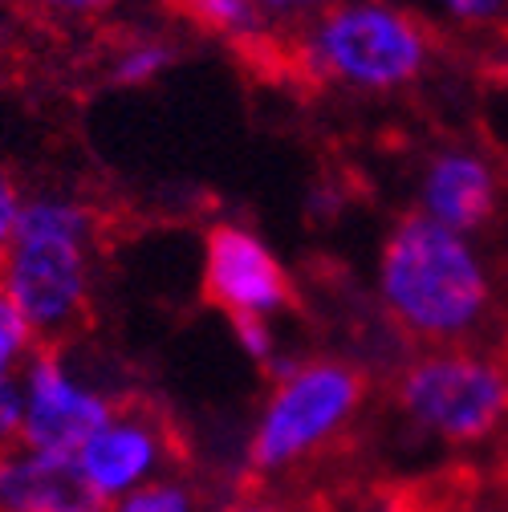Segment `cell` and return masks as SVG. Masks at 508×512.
Listing matches in <instances>:
<instances>
[{
	"label": "cell",
	"instance_id": "1",
	"mask_svg": "<svg viewBox=\"0 0 508 512\" xmlns=\"http://www.w3.org/2000/svg\"><path fill=\"white\" fill-rule=\"evenodd\" d=\"M374 297L403 338L419 346H468L492 326L496 273L480 236L407 212L378 248Z\"/></svg>",
	"mask_w": 508,
	"mask_h": 512
},
{
	"label": "cell",
	"instance_id": "2",
	"mask_svg": "<svg viewBox=\"0 0 508 512\" xmlns=\"http://www.w3.org/2000/svg\"><path fill=\"white\" fill-rule=\"evenodd\" d=\"M98 228L102 220L82 196L70 191L25 196L13 248L0 261V289L21 305L41 342L66 338L86 322Z\"/></svg>",
	"mask_w": 508,
	"mask_h": 512
},
{
	"label": "cell",
	"instance_id": "3",
	"mask_svg": "<svg viewBox=\"0 0 508 512\" xmlns=\"http://www.w3.org/2000/svg\"><path fill=\"white\" fill-rule=\"evenodd\" d=\"M293 57L322 86L387 98L427 74L435 41L423 17L399 0H338L313 13Z\"/></svg>",
	"mask_w": 508,
	"mask_h": 512
},
{
	"label": "cell",
	"instance_id": "4",
	"mask_svg": "<svg viewBox=\"0 0 508 512\" xmlns=\"http://www.w3.org/2000/svg\"><path fill=\"white\" fill-rule=\"evenodd\" d=\"M370 382L346 358H285L248 427L244 460L257 476H285L317 460L358 423Z\"/></svg>",
	"mask_w": 508,
	"mask_h": 512
},
{
	"label": "cell",
	"instance_id": "5",
	"mask_svg": "<svg viewBox=\"0 0 508 512\" xmlns=\"http://www.w3.org/2000/svg\"><path fill=\"white\" fill-rule=\"evenodd\" d=\"M399 419L443 447H480L508 427V358L468 346H423L395 374Z\"/></svg>",
	"mask_w": 508,
	"mask_h": 512
},
{
	"label": "cell",
	"instance_id": "6",
	"mask_svg": "<svg viewBox=\"0 0 508 512\" xmlns=\"http://www.w3.org/2000/svg\"><path fill=\"white\" fill-rule=\"evenodd\" d=\"M21 403L25 427L21 443L41 452L78 456V447L114 415V399L98 378H90L74 354L57 346H37V354L21 366Z\"/></svg>",
	"mask_w": 508,
	"mask_h": 512
},
{
	"label": "cell",
	"instance_id": "7",
	"mask_svg": "<svg viewBox=\"0 0 508 512\" xmlns=\"http://www.w3.org/2000/svg\"><path fill=\"white\" fill-rule=\"evenodd\" d=\"M200 285L204 297L232 322L240 317H269L273 322L293 301V281L277 248L240 220H220L208 228Z\"/></svg>",
	"mask_w": 508,
	"mask_h": 512
},
{
	"label": "cell",
	"instance_id": "8",
	"mask_svg": "<svg viewBox=\"0 0 508 512\" xmlns=\"http://www.w3.org/2000/svg\"><path fill=\"white\" fill-rule=\"evenodd\" d=\"M179 443L163 415L143 403H118L114 415L78 447V468L102 504L122 500L175 472Z\"/></svg>",
	"mask_w": 508,
	"mask_h": 512
},
{
	"label": "cell",
	"instance_id": "9",
	"mask_svg": "<svg viewBox=\"0 0 508 512\" xmlns=\"http://www.w3.org/2000/svg\"><path fill=\"white\" fill-rule=\"evenodd\" d=\"M415 212L427 220L456 228L464 236H480L496 224L500 204H504V179L492 155L456 143L439 147L423 159L419 179H415Z\"/></svg>",
	"mask_w": 508,
	"mask_h": 512
},
{
	"label": "cell",
	"instance_id": "10",
	"mask_svg": "<svg viewBox=\"0 0 508 512\" xmlns=\"http://www.w3.org/2000/svg\"><path fill=\"white\" fill-rule=\"evenodd\" d=\"M0 512H106L78 456L17 443L0 452Z\"/></svg>",
	"mask_w": 508,
	"mask_h": 512
},
{
	"label": "cell",
	"instance_id": "11",
	"mask_svg": "<svg viewBox=\"0 0 508 512\" xmlns=\"http://www.w3.org/2000/svg\"><path fill=\"white\" fill-rule=\"evenodd\" d=\"M179 61V45L159 37V33H139V37H126L114 53H110V82L122 90H143L151 82H159L171 66Z\"/></svg>",
	"mask_w": 508,
	"mask_h": 512
},
{
	"label": "cell",
	"instance_id": "12",
	"mask_svg": "<svg viewBox=\"0 0 508 512\" xmlns=\"http://www.w3.org/2000/svg\"><path fill=\"white\" fill-rule=\"evenodd\" d=\"M179 9L192 25L232 45H252L265 37V9L257 0H179Z\"/></svg>",
	"mask_w": 508,
	"mask_h": 512
},
{
	"label": "cell",
	"instance_id": "13",
	"mask_svg": "<svg viewBox=\"0 0 508 512\" xmlns=\"http://www.w3.org/2000/svg\"><path fill=\"white\" fill-rule=\"evenodd\" d=\"M106 512H208V508H204V496L192 480L179 476V472H167L131 496L110 500Z\"/></svg>",
	"mask_w": 508,
	"mask_h": 512
},
{
	"label": "cell",
	"instance_id": "14",
	"mask_svg": "<svg viewBox=\"0 0 508 512\" xmlns=\"http://www.w3.org/2000/svg\"><path fill=\"white\" fill-rule=\"evenodd\" d=\"M37 346H41V338L29 326V317L0 289V374H21V366L37 354Z\"/></svg>",
	"mask_w": 508,
	"mask_h": 512
},
{
	"label": "cell",
	"instance_id": "15",
	"mask_svg": "<svg viewBox=\"0 0 508 512\" xmlns=\"http://www.w3.org/2000/svg\"><path fill=\"white\" fill-rule=\"evenodd\" d=\"M232 334H236L240 354L269 374L289 358V354H281V338H277V326L269 317H240V322H232Z\"/></svg>",
	"mask_w": 508,
	"mask_h": 512
},
{
	"label": "cell",
	"instance_id": "16",
	"mask_svg": "<svg viewBox=\"0 0 508 512\" xmlns=\"http://www.w3.org/2000/svg\"><path fill=\"white\" fill-rule=\"evenodd\" d=\"M427 5L460 29H492L508 17V0H427Z\"/></svg>",
	"mask_w": 508,
	"mask_h": 512
},
{
	"label": "cell",
	"instance_id": "17",
	"mask_svg": "<svg viewBox=\"0 0 508 512\" xmlns=\"http://www.w3.org/2000/svg\"><path fill=\"white\" fill-rule=\"evenodd\" d=\"M21 5H29L33 13L49 17V21H66V25H82V21H98L106 13H114L122 0H21Z\"/></svg>",
	"mask_w": 508,
	"mask_h": 512
},
{
	"label": "cell",
	"instance_id": "18",
	"mask_svg": "<svg viewBox=\"0 0 508 512\" xmlns=\"http://www.w3.org/2000/svg\"><path fill=\"white\" fill-rule=\"evenodd\" d=\"M25 403H21V374H0V452L21 443Z\"/></svg>",
	"mask_w": 508,
	"mask_h": 512
},
{
	"label": "cell",
	"instance_id": "19",
	"mask_svg": "<svg viewBox=\"0 0 508 512\" xmlns=\"http://www.w3.org/2000/svg\"><path fill=\"white\" fill-rule=\"evenodd\" d=\"M21 208H25L21 183L0 167V261H5L9 248H13V236H17V224H21Z\"/></svg>",
	"mask_w": 508,
	"mask_h": 512
},
{
	"label": "cell",
	"instance_id": "20",
	"mask_svg": "<svg viewBox=\"0 0 508 512\" xmlns=\"http://www.w3.org/2000/svg\"><path fill=\"white\" fill-rule=\"evenodd\" d=\"M346 512H448V504H439L431 496H415V492H387V496H370Z\"/></svg>",
	"mask_w": 508,
	"mask_h": 512
},
{
	"label": "cell",
	"instance_id": "21",
	"mask_svg": "<svg viewBox=\"0 0 508 512\" xmlns=\"http://www.w3.org/2000/svg\"><path fill=\"white\" fill-rule=\"evenodd\" d=\"M212 512H297V508H289V504H285V500H277V496H261V492H240V496H232V500L216 504Z\"/></svg>",
	"mask_w": 508,
	"mask_h": 512
},
{
	"label": "cell",
	"instance_id": "22",
	"mask_svg": "<svg viewBox=\"0 0 508 512\" xmlns=\"http://www.w3.org/2000/svg\"><path fill=\"white\" fill-rule=\"evenodd\" d=\"M265 9V17H297V13H322L338 0H257Z\"/></svg>",
	"mask_w": 508,
	"mask_h": 512
},
{
	"label": "cell",
	"instance_id": "23",
	"mask_svg": "<svg viewBox=\"0 0 508 512\" xmlns=\"http://www.w3.org/2000/svg\"><path fill=\"white\" fill-rule=\"evenodd\" d=\"M448 512H508V496L504 492H468L456 504H448Z\"/></svg>",
	"mask_w": 508,
	"mask_h": 512
},
{
	"label": "cell",
	"instance_id": "24",
	"mask_svg": "<svg viewBox=\"0 0 508 512\" xmlns=\"http://www.w3.org/2000/svg\"><path fill=\"white\" fill-rule=\"evenodd\" d=\"M5 78H9V53H5V45H0V86H5Z\"/></svg>",
	"mask_w": 508,
	"mask_h": 512
},
{
	"label": "cell",
	"instance_id": "25",
	"mask_svg": "<svg viewBox=\"0 0 508 512\" xmlns=\"http://www.w3.org/2000/svg\"><path fill=\"white\" fill-rule=\"evenodd\" d=\"M500 70H504V78H508V41H504V49H500Z\"/></svg>",
	"mask_w": 508,
	"mask_h": 512
},
{
	"label": "cell",
	"instance_id": "26",
	"mask_svg": "<svg viewBox=\"0 0 508 512\" xmlns=\"http://www.w3.org/2000/svg\"><path fill=\"white\" fill-rule=\"evenodd\" d=\"M9 9H13V0H0V25H5V17H9Z\"/></svg>",
	"mask_w": 508,
	"mask_h": 512
}]
</instances>
